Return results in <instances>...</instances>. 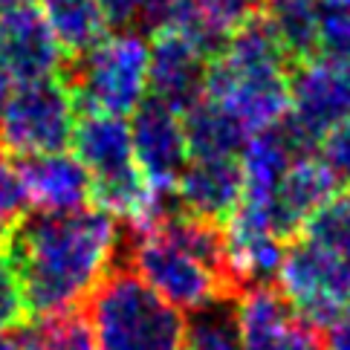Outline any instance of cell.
Masks as SVG:
<instances>
[{
  "label": "cell",
  "instance_id": "6da1fadb",
  "mask_svg": "<svg viewBox=\"0 0 350 350\" xmlns=\"http://www.w3.org/2000/svg\"><path fill=\"white\" fill-rule=\"evenodd\" d=\"M122 232L107 211L87 206L64 215L27 211L6 237L23 298L35 319L84 307L119 264Z\"/></svg>",
  "mask_w": 350,
  "mask_h": 350
},
{
  "label": "cell",
  "instance_id": "7a4b0ae2",
  "mask_svg": "<svg viewBox=\"0 0 350 350\" xmlns=\"http://www.w3.org/2000/svg\"><path fill=\"white\" fill-rule=\"evenodd\" d=\"M290 70L293 61L281 41L264 15H255L211 61L206 98L229 110L255 136L290 113Z\"/></svg>",
  "mask_w": 350,
  "mask_h": 350
},
{
  "label": "cell",
  "instance_id": "3957f363",
  "mask_svg": "<svg viewBox=\"0 0 350 350\" xmlns=\"http://www.w3.org/2000/svg\"><path fill=\"white\" fill-rule=\"evenodd\" d=\"M98 350H185V319L131 267L116 264L90 295Z\"/></svg>",
  "mask_w": 350,
  "mask_h": 350
},
{
  "label": "cell",
  "instance_id": "277c9868",
  "mask_svg": "<svg viewBox=\"0 0 350 350\" xmlns=\"http://www.w3.org/2000/svg\"><path fill=\"white\" fill-rule=\"evenodd\" d=\"M151 44L142 32L105 35L93 49L67 58L61 81L70 87L79 113L128 116L148 98Z\"/></svg>",
  "mask_w": 350,
  "mask_h": 350
},
{
  "label": "cell",
  "instance_id": "5b68a950",
  "mask_svg": "<svg viewBox=\"0 0 350 350\" xmlns=\"http://www.w3.org/2000/svg\"><path fill=\"white\" fill-rule=\"evenodd\" d=\"M119 264L131 267L139 278L177 310H203L217 301H237V293L211 272L203 260L183 249L162 229H128L122 234Z\"/></svg>",
  "mask_w": 350,
  "mask_h": 350
},
{
  "label": "cell",
  "instance_id": "8992f818",
  "mask_svg": "<svg viewBox=\"0 0 350 350\" xmlns=\"http://www.w3.org/2000/svg\"><path fill=\"white\" fill-rule=\"evenodd\" d=\"M76 98L61 79L18 84L0 113V151L12 157L61 154L76 133Z\"/></svg>",
  "mask_w": 350,
  "mask_h": 350
},
{
  "label": "cell",
  "instance_id": "52a82bcc",
  "mask_svg": "<svg viewBox=\"0 0 350 350\" xmlns=\"http://www.w3.org/2000/svg\"><path fill=\"white\" fill-rule=\"evenodd\" d=\"M278 284L290 304L324 333L345 319L350 301V260L307 237H295L284 252Z\"/></svg>",
  "mask_w": 350,
  "mask_h": 350
},
{
  "label": "cell",
  "instance_id": "ba28073f",
  "mask_svg": "<svg viewBox=\"0 0 350 350\" xmlns=\"http://www.w3.org/2000/svg\"><path fill=\"white\" fill-rule=\"evenodd\" d=\"M131 139H133L136 165H139L148 185L157 194L177 191V183L191 159L183 113H177V110L168 107L165 102H159V98L148 96L133 110Z\"/></svg>",
  "mask_w": 350,
  "mask_h": 350
},
{
  "label": "cell",
  "instance_id": "9c48e42d",
  "mask_svg": "<svg viewBox=\"0 0 350 350\" xmlns=\"http://www.w3.org/2000/svg\"><path fill=\"white\" fill-rule=\"evenodd\" d=\"M290 116L321 145L350 119V61L316 55L290 70Z\"/></svg>",
  "mask_w": 350,
  "mask_h": 350
},
{
  "label": "cell",
  "instance_id": "30bf717a",
  "mask_svg": "<svg viewBox=\"0 0 350 350\" xmlns=\"http://www.w3.org/2000/svg\"><path fill=\"white\" fill-rule=\"evenodd\" d=\"M243 350H324V333L298 312L278 286H249L237 298Z\"/></svg>",
  "mask_w": 350,
  "mask_h": 350
},
{
  "label": "cell",
  "instance_id": "8fae6325",
  "mask_svg": "<svg viewBox=\"0 0 350 350\" xmlns=\"http://www.w3.org/2000/svg\"><path fill=\"white\" fill-rule=\"evenodd\" d=\"M148 44H151V61H148L151 96L177 113H185L197 102H203L211 67V55L206 49L174 27L154 32Z\"/></svg>",
  "mask_w": 350,
  "mask_h": 350
},
{
  "label": "cell",
  "instance_id": "7c38bea8",
  "mask_svg": "<svg viewBox=\"0 0 350 350\" xmlns=\"http://www.w3.org/2000/svg\"><path fill=\"white\" fill-rule=\"evenodd\" d=\"M0 55L18 84L61 79L67 55L38 6L0 12Z\"/></svg>",
  "mask_w": 350,
  "mask_h": 350
},
{
  "label": "cell",
  "instance_id": "4fadbf2b",
  "mask_svg": "<svg viewBox=\"0 0 350 350\" xmlns=\"http://www.w3.org/2000/svg\"><path fill=\"white\" fill-rule=\"evenodd\" d=\"M21 183L27 189L29 206L46 215H64L79 211L93 203L90 174L76 154H38L15 159Z\"/></svg>",
  "mask_w": 350,
  "mask_h": 350
},
{
  "label": "cell",
  "instance_id": "5bb4252c",
  "mask_svg": "<svg viewBox=\"0 0 350 350\" xmlns=\"http://www.w3.org/2000/svg\"><path fill=\"white\" fill-rule=\"evenodd\" d=\"M180 208L185 215L226 223L243 200V165L237 157H191L177 183Z\"/></svg>",
  "mask_w": 350,
  "mask_h": 350
},
{
  "label": "cell",
  "instance_id": "9a60e30c",
  "mask_svg": "<svg viewBox=\"0 0 350 350\" xmlns=\"http://www.w3.org/2000/svg\"><path fill=\"white\" fill-rule=\"evenodd\" d=\"M339 194V177L324 159L307 157L298 159L286 171L278 191L269 203V226L281 241H295L298 232H304L307 220L316 211L330 203Z\"/></svg>",
  "mask_w": 350,
  "mask_h": 350
},
{
  "label": "cell",
  "instance_id": "2e32d148",
  "mask_svg": "<svg viewBox=\"0 0 350 350\" xmlns=\"http://www.w3.org/2000/svg\"><path fill=\"white\" fill-rule=\"evenodd\" d=\"M185 136H189V151L191 157H237L243 154L246 142L252 139L241 122L229 110H223L211 98L197 102L191 110L183 113Z\"/></svg>",
  "mask_w": 350,
  "mask_h": 350
},
{
  "label": "cell",
  "instance_id": "e0dca14e",
  "mask_svg": "<svg viewBox=\"0 0 350 350\" xmlns=\"http://www.w3.org/2000/svg\"><path fill=\"white\" fill-rule=\"evenodd\" d=\"M41 12L67 58L93 49L107 35L102 0H41Z\"/></svg>",
  "mask_w": 350,
  "mask_h": 350
},
{
  "label": "cell",
  "instance_id": "ac0fdd59",
  "mask_svg": "<svg viewBox=\"0 0 350 350\" xmlns=\"http://www.w3.org/2000/svg\"><path fill=\"white\" fill-rule=\"evenodd\" d=\"M260 15L293 64L321 55L319 41V6L310 0H267Z\"/></svg>",
  "mask_w": 350,
  "mask_h": 350
},
{
  "label": "cell",
  "instance_id": "d6986e66",
  "mask_svg": "<svg viewBox=\"0 0 350 350\" xmlns=\"http://www.w3.org/2000/svg\"><path fill=\"white\" fill-rule=\"evenodd\" d=\"M21 342L27 350H98L90 310L76 307L58 316L38 319L21 327Z\"/></svg>",
  "mask_w": 350,
  "mask_h": 350
},
{
  "label": "cell",
  "instance_id": "ffe728a7",
  "mask_svg": "<svg viewBox=\"0 0 350 350\" xmlns=\"http://www.w3.org/2000/svg\"><path fill=\"white\" fill-rule=\"evenodd\" d=\"M185 350H243L237 301H217L189 312L185 319Z\"/></svg>",
  "mask_w": 350,
  "mask_h": 350
},
{
  "label": "cell",
  "instance_id": "44dd1931",
  "mask_svg": "<svg viewBox=\"0 0 350 350\" xmlns=\"http://www.w3.org/2000/svg\"><path fill=\"white\" fill-rule=\"evenodd\" d=\"M301 234L307 241L330 249L333 255L350 260V191L347 194L339 191L330 203H324L307 220Z\"/></svg>",
  "mask_w": 350,
  "mask_h": 350
},
{
  "label": "cell",
  "instance_id": "7402d4cb",
  "mask_svg": "<svg viewBox=\"0 0 350 350\" xmlns=\"http://www.w3.org/2000/svg\"><path fill=\"white\" fill-rule=\"evenodd\" d=\"M321 55L350 61V0L336 6H319Z\"/></svg>",
  "mask_w": 350,
  "mask_h": 350
},
{
  "label": "cell",
  "instance_id": "603a6c76",
  "mask_svg": "<svg viewBox=\"0 0 350 350\" xmlns=\"http://www.w3.org/2000/svg\"><path fill=\"white\" fill-rule=\"evenodd\" d=\"M29 307L27 298H23V286L15 267L6 252H0V333L18 330L27 324Z\"/></svg>",
  "mask_w": 350,
  "mask_h": 350
},
{
  "label": "cell",
  "instance_id": "cb8c5ba5",
  "mask_svg": "<svg viewBox=\"0 0 350 350\" xmlns=\"http://www.w3.org/2000/svg\"><path fill=\"white\" fill-rule=\"evenodd\" d=\"M319 148H321V159L333 168L336 177H347L350 183V119L342 122L339 128H333Z\"/></svg>",
  "mask_w": 350,
  "mask_h": 350
},
{
  "label": "cell",
  "instance_id": "d4e9b609",
  "mask_svg": "<svg viewBox=\"0 0 350 350\" xmlns=\"http://www.w3.org/2000/svg\"><path fill=\"white\" fill-rule=\"evenodd\" d=\"M107 27H116L119 32H139L142 18V0H102Z\"/></svg>",
  "mask_w": 350,
  "mask_h": 350
},
{
  "label": "cell",
  "instance_id": "484cf974",
  "mask_svg": "<svg viewBox=\"0 0 350 350\" xmlns=\"http://www.w3.org/2000/svg\"><path fill=\"white\" fill-rule=\"evenodd\" d=\"M324 350H350V316L336 321L327 330V339H324Z\"/></svg>",
  "mask_w": 350,
  "mask_h": 350
},
{
  "label": "cell",
  "instance_id": "4316f807",
  "mask_svg": "<svg viewBox=\"0 0 350 350\" xmlns=\"http://www.w3.org/2000/svg\"><path fill=\"white\" fill-rule=\"evenodd\" d=\"M12 84H15V79H12V72L6 67L3 55H0V113H3V107L9 102V96H12Z\"/></svg>",
  "mask_w": 350,
  "mask_h": 350
},
{
  "label": "cell",
  "instance_id": "83f0119b",
  "mask_svg": "<svg viewBox=\"0 0 350 350\" xmlns=\"http://www.w3.org/2000/svg\"><path fill=\"white\" fill-rule=\"evenodd\" d=\"M21 330V327H18ZM18 330H9V333H0V350H27L21 342V333Z\"/></svg>",
  "mask_w": 350,
  "mask_h": 350
},
{
  "label": "cell",
  "instance_id": "f1b7e54d",
  "mask_svg": "<svg viewBox=\"0 0 350 350\" xmlns=\"http://www.w3.org/2000/svg\"><path fill=\"white\" fill-rule=\"evenodd\" d=\"M32 0H0V12H9V9H18V6H29Z\"/></svg>",
  "mask_w": 350,
  "mask_h": 350
},
{
  "label": "cell",
  "instance_id": "f546056e",
  "mask_svg": "<svg viewBox=\"0 0 350 350\" xmlns=\"http://www.w3.org/2000/svg\"><path fill=\"white\" fill-rule=\"evenodd\" d=\"M310 3H316V6H336V3H345V0H310Z\"/></svg>",
  "mask_w": 350,
  "mask_h": 350
},
{
  "label": "cell",
  "instance_id": "4dcf8cb0",
  "mask_svg": "<svg viewBox=\"0 0 350 350\" xmlns=\"http://www.w3.org/2000/svg\"><path fill=\"white\" fill-rule=\"evenodd\" d=\"M347 316H350V301H347Z\"/></svg>",
  "mask_w": 350,
  "mask_h": 350
}]
</instances>
